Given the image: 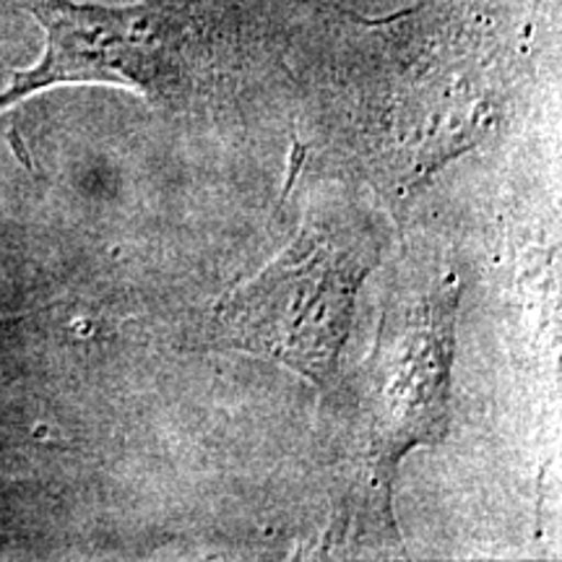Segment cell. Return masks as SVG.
<instances>
[{"mask_svg":"<svg viewBox=\"0 0 562 562\" xmlns=\"http://www.w3.org/2000/svg\"><path fill=\"white\" fill-rule=\"evenodd\" d=\"M459 294L451 271L393 292L368 360L336 393L328 446L341 539H398L391 510L398 467L412 448L448 432Z\"/></svg>","mask_w":562,"mask_h":562,"instance_id":"1","label":"cell"},{"mask_svg":"<svg viewBox=\"0 0 562 562\" xmlns=\"http://www.w3.org/2000/svg\"><path fill=\"white\" fill-rule=\"evenodd\" d=\"M24 5L45 32V50L32 68L13 70L0 91V112L60 83H117L154 108L186 112L216 100L240 66V19L232 0Z\"/></svg>","mask_w":562,"mask_h":562,"instance_id":"2","label":"cell"},{"mask_svg":"<svg viewBox=\"0 0 562 562\" xmlns=\"http://www.w3.org/2000/svg\"><path fill=\"white\" fill-rule=\"evenodd\" d=\"M378 252L364 235L313 229L220 307L227 341L328 383Z\"/></svg>","mask_w":562,"mask_h":562,"instance_id":"3","label":"cell"}]
</instances>
